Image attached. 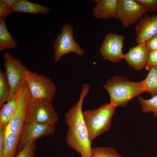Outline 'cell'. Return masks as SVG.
Segmentation results:
<instances>
[{
    "label": "cell",
    "mask_w": 157,
    "mask_h": 157,
    "mask_svg": "<svg viewBox=\"0 0 157 157\" xmlns=\"http://www.w3.org/2000/svg\"><path fill=\"white\" fill-rule=\"evenodd\" d=\"M96 5L92 14L97 19H108L116 18L118 0H92Z\"/></svg>",
    "instance_id": "14"
},
{
    "label": "cell",
    "mask_w": 157,
    "mask_h": 157,
    "mask_svg": "<svg viewBox=\"0 0 157 157\" xmlns=\"http://www.w3.org/2000/svg\"><path fill=\"white\" fill-rule=\"evenodd\" d=\"M136 41L138 43L145 42L157 35V15H145L136 27Z\"/></svg>",
    "instance_id": "13"
},
{
    "label": "cell",
    "mask_w": 157,
    "mask_h": 157,
    "mask_svg": "<svg viewBox=\"0 0 157 157\" xmlns=\"http://www.w3.org/2000/svg\"><path fill=\"white\" fill-rule=\"evenodd\" d=\"M5 134V127L0 126V156L1 155L4 144Z\"/></svg>",
    "instance_id": "28"
},
{
    "label": "cell",
    "mask_w": 157,
    "mask_h": 157,
    "mask_svg": "<svg viewBox=\"0 0 157 157\" xmlns=\"http://www.w3.org/2000/svg\"><path fill=\"white\" fill-rule=\"evenodd\" d=\"M124 39L122 35L112 33L106 35L99 49L104 60L117 63L124 59L122 49Z\"/></svg>",
    "instance_id": "11"
},
{
    "label": "cell",
    "mask_w": 157,
    "mask_h": 157,
    "mask_svg": "<svg viewBox=\"0 0 157 157\" xmlns=\"http://www.w3.org/2000/svg\"><path fill=\"white\" fill-rule=\"evenodd\" d=\"M89 157H122L113 148L109 147H97L92 149Z\"/></svg>",
    "instance_id": "22"
},
{
    "label": "cell",
    "mask_w": 157,
    "mask_h": 157,
    "mask_svg": "<svg viewBox=\"0 0 157 157\" xmlns=\"http://www.w3.org/2000/svg\"><path fill=\"white\" fill-rule=\"evenodd\" d=\"M13 12L25 13L36 15L42 13L46 15L50 12L47 6L31 2L27 0H15Z\"/></svg>",
    "instance_id": "15"
},
{
    "label": "cell",
    "mask_w": 157,
    "mask_h": 157,
    "mask_svg": "<svg viewBox=\"0 0 157 157\" xmlns=\"http://www.w3.org/2000/svg\"><path fill=\"white\" fill-rule=\"evenodd\" d=\"M109 94L110 103L117 107H125L133 98L144 91L142 81L135 82L120 76H114L103 86Z\"/></svg>",
    "instance_id": "2"
},
{
    "label": "cell",
    "mask_w": 157,
    "mask_h": 157,
    "mask_svg": "<svg viewBox=\"0 0 157 157\" xmlns=\"http://www.w3.org/2000/svg\"><path fill=\"white\" fill-rule=\"evenodd\" d=\"M6 17H0V51L16 48L17 45L14 38L8 30L6 24Z\"/></svg>",
    "instance_id": "18"
},
{
    "label": "cell",
    "mask_w": 157,
    "mask_h": 157,
    "mask_svg": "<svg viewBox=\"0 0 157 157\" xmlns=\"http://www.w3.org/2000/svg\"><path fill=\"white\" fill-rule=\"evenodd\" d=\"M20 136L19 134L10 132L5 127L4 143L0 157H15Z\"/></svg>",
    "instance_id": "17"
},
{
    "label": "cell",
    "mask_w": 157,
    "mask_h": 157,
    "mask_svg": "<svg viewBox=\"0 0 157 157\" xmlns=\"http://www.w3.org/2000/svg\"><path fill=\"white\" fill-rule=\"evenodd\" d=\"M156 65L157 66V64H156Z\"/></svg>",
    "instance_id": "29"
},
{
    "label": "cell",
    "mask_w": 157,
    "mask_h": 157,
    "mask_svg": "<svg viewBox=\"0 0 157 157\" xmlns=\"http://www.w3.org/2000/svg\"><path fill=\"white\" fill-rule=\"evenodd\" d=\"M10 93V87L5 72L0 70V108L8 100Z\"/></svg>",
    "instance_id": "20"
},
{
    "label": "cell",
    "mask_w": 157,
    "mask_h": 157,
    "mask_svg": "<svg viewBox=\"0 0 157 157\" xmlns=\"http://www.w3.org/2000/svg\"><path fill=\"white\" fill-rule=\"evenodd\" d=\"M144 43L150 51L157 50V35L147 40Z\"/></svg>",
    "instance_id": "27"
},
{
    "label": "cell",
    "mask_w": 157,
    "mask_h": 157,
    "mask_svg": "<svg viewBox=\"0 0 157 157\" xmlns=\"http://www.w3.org/2000/svg\"><path fill=\"white\" fill-rule=\"evenodd\" d=\"M18 97V92L10 94L6 104L1 108L0 126L5 127L9 124L16 108Z\"/></svg>",
    "instance_id": "16"
},
{
    "label": "cell",
    "mask_w": 157,
    "mask_h": 157,
    "mask_svg": "<svg viewBox=\"0 0 157 157\" xmlns=\"http://www.w3.org/2000/svg\"><path fill=\"white\" fill-rule=\"evenodd\" d=\"M137 100L143 113L152 112L153 117L157 118V95L149 99H144L139 97Z\"/></svg>",
    "instance_id": "21"
},
{
    "label": "cell",
    "mask_w": 157,
    "mask_h": 157,
    "mask_svg": "<svg viewBox=\"0 0 157 157\" xmlns=\"http://www.w3.org/2000/svg\"><path fill=\"white\" fill-rule=\"evenodd\" d=\"M72 26L66 24L61 28V33L57 35L53 44L55 62H58L66 54L73 53L80 56L84 54L83 49L74 40Z\"/></svg>",
    "instance_id": "7"
},
{
    "label": "cell",
    "mask_w": 157,
    "mask_h": 157,
    "mask_svg": "<svg viewBox=\"0 0 157 157\" xmlns=\"http://www.w3.org/2000/svg\"><path fill=\"white\" fill-rule=\"evenodd\" d=\"M26 82L31 97V100L46 99L52 101L57 90L56 87L49 78L36 72L28 70Z\"/></svg>",
    "instance_id": "4"
},
{
    "label": "cell",
    "mask_w": 157,
    "mask_h": 157,
    "mask_svg": "<svg viewBox=\"0 0 157 157\" xmlns=\"http://www.w3.org/2000/svg\"><path fill=\"white\" fill-rule=\"evenodd\" d=\"M52 102L51 100L43 98L31 100L28 108L25 120L44 124H55L58 118Z\"/></svg>",
    "instance_id": "5"
},
{
    "label": "cell",
    "mask_w": 157,
    "mask_h": 157,
    "mask_svg": "<svg viewBox=\"0 0 157 157\" xmlns=\"http://www.w3.org/2000/svg\"><path fill=\"white\" fill-rule=\"evenodd\" d=\"M31 100V94L26 82L18 92L15 112L9 124L6 126L9 131L20 135Z\"/></svg>",
    "instance_id": "9"
},
{
    "label": "cell",
    "mask_w": 157,
    "mask_h": 157,
    "mask_svg": "<svg viewBox=\"0 0 157 157\" xmlns=\"http://www.w3.org/2000/svg\"><path fill=\"white\" fill-rule=\"evenodd\" d=\"M135 0L143 6L147 12H153L157 10V0Z\"/></svg>",
    "instance_id": "25"
},
{
    "label": "cell",
    "mask_w": 157,
    "mask_h": 157,
    "mask_svg": "<svg viewBox=\"0 0 157 157\" xmlns=\"http://www.w3.org/2000/svg\"><path fill=\"white\" fill-rule=\"evenodd\" d=\"M36 149L35 142H32L24 147L15 157H35Z\"/></svg>",
    "instance_id": "24"
},
{
    "label": "cell",
    "mask_w": 157,
    "mask_h": 157,
    "mask_svg": "<svg viewBox=\"0 0 157 157\" xmlns=\"http://www.w3.org/2000/svg\"><path fill=\"white\" fill-rule=\"evenodd\" d=\"M15 0H0V17H6L13 13Z\"/></svg>",
    "instance_id": "23"
},
{
    "label": "cell",
    "mask_w": 157,
    "mask_h": 157,
    "mask_svg": "<svg viewBox=\"0 0 157 157\" xmlns=\"http://www.w3.org/2000/svg\"><path fill=\"white\" fill-rule=\"evenodd\" d=\"M157 63V50L150 51L145 66L146 69L149 70L151 68Z\"/></svg>",
    "instance_id": "26"
},
{
    "label": "cell",
    "mask_w": 157,
    "mask_h": 157,
    "mask_svg": "<svg viewBox=\"0 0 157 157\" xmlns=\"http://www.w3.org/2000/svg\"><path fill=\"white\" fill-rule=\"evenodd\" d=\"M145 79L142 81L144 92L152 97L157 95V66L152 67Z\"/></svg>",
    "instance_id": "19"
},
{
    "label": "cell",
    "mask_w": 157,
    "mask_h": 157,
    "mask_svg": "<svg viewBox=\"0 0 157 157\" xmlns=\"http://www.w3.org/2000/svg\"><path fill=\"white\" fill-rule=\"evenodd\" d=\"M150 52L144 42L138 43L124 54V59L129 66L135 70H140L145 67Z\"/></svg>",
    "instance_id": "12"
},
{
    "label": "cell",
    "mask_w": 157,
    "mask_h": 157,
    "mask_svg": "<svg viewBox=\"0 0 157 157\" xmlns=\"http://www.w3.org/2000/svg\"><path fill=\"white\" fill-rule=\"evenodd\" d=\"M90 88V85L89 83H84L82 85L79 100L65 115L68 127L66 138L67 143L81 154L82 157H89L92 154L91 142L88 137L82 111L84 98Z\"/></svg>",
    "instance_id": "1"
},
{
    "label": "cell",
    "mask_w": 157,
    "mask_h": 157,
    "mask_svg": "<svg viewBox=\"0 0 157 157\" xmlns=\"http://www.w3.org/2000/svg\"><path fill=\"white\" fill-rule=\"evenodd\" d=\"M116 107L110 103H106L98 108L83 112V119L91 142L110 128L111 119Z\"/></svg>",
    "instance_id": "3"
},
{
    "label": "cell",
    "mask_w": 157,
    "mask_h": 157,
    "mask_svg": "<svg viewBox=\"0 0 157 157\" xmlns=\"http://www.w3.org/2000/svg\"><path fill=\"white\" fill-rule=\"evenodd\" d=\"M3 58L5 72L10 87V94L18 92L26 82L29 70L20 60L10 53H5Z\"/></svg>",
    "instance_id": "6"
},
{
    "label": "cell",
    "mask_w": 157,
    "mask_h": 157,
    "mask_svg": "<svg viewBox=\"0 0 157 157\" xmlns=\"http://www.w3.org/2000/svg\"><path fill=\"white\" fill-rule=\"evenodd\" d=\"M147 12L135 0H118L116 18L124 27H128L140 20Z\"/></svg>",
    "instance_id": "10"
},
{
    "label": "cell",
    "mask_w": 157,
    "mask_h": 157,
    "mask_svg": "<svg viewBox=\"0 0 157 157\" xmlns=\"http://www.w3.org/2000/svg\"><path fill=\"white\" fill-rule=\"evenodd\" d=\"M55 131V124H44L25 120L20 134L16 154L26 146L35 142L38 139L53 135Z\"/></svg>",
    "instance_id": "8"
}]
</instances>
